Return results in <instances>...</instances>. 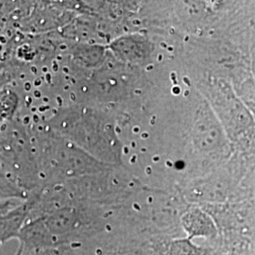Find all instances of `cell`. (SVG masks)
Returning a JSON list of instances; mask_svg holds the SVG:
<instances>
[{"instance_id":"1","label":"cell","mask_w":255,"mask_h":255,"mask_svg":"<svg viewBox=\"0 0 255 255\" xmlns=\"http://www.w3.org/2000/svg\"><path fill=\"white\" fill-rule=\"evenodd\" d=\"M28 205L22 204L0 215V246L10 239L17 238L19 232L28 216Z\"/></svg>"}]
</instances>
